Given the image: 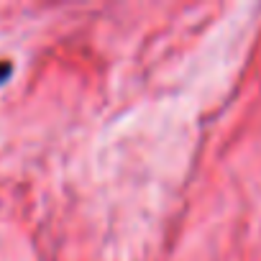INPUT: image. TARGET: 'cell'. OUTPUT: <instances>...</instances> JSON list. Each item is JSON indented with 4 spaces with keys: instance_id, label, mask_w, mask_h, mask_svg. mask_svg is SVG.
I'll return each instance as SVG.
<instances>
[{
    "instance_id": "cell-1",
    "label": "cell",
    "mask_w": 261,
    "mask_h": 261,
    "mask_svg": "<svg viewBox=\"0 0 261 261\" xmlns=\"http://www.w3.org/2000/svg\"><path fill=\"white\" fill-rule=\"evenodd\" d=\"M11 74H13V64L8 59H0V87L11 80Z\"/></svg>"
}]
</instances>
